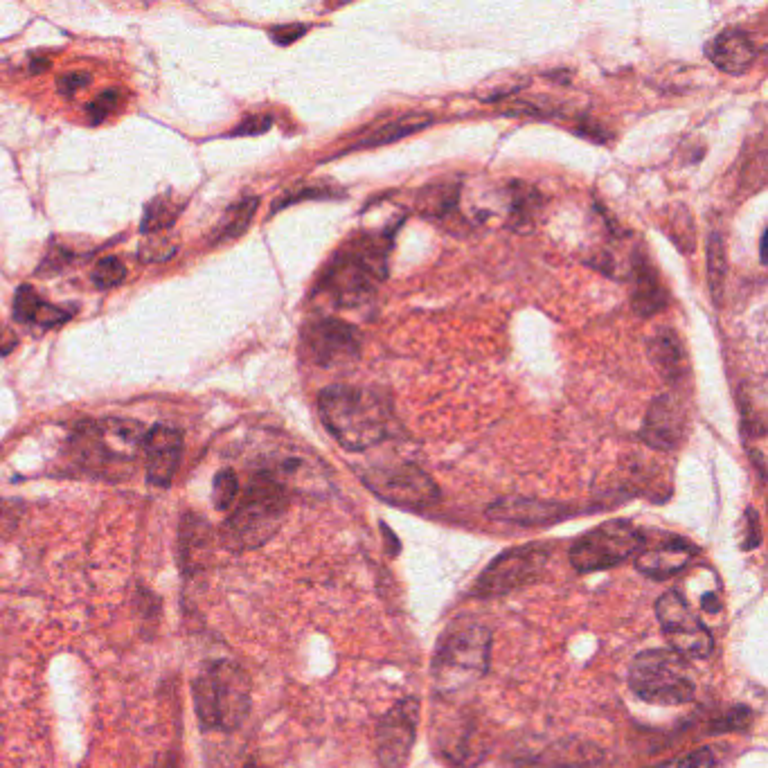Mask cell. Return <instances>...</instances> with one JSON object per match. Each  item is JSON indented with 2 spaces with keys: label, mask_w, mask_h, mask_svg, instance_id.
Listing matches in <instances>:
<instances>
[{
  "label": "cell",
  "mask_w": 768,
  "mask_h": 768,
  "mask_svg": "<svg viewBox=\"0 0 768 768\" xmlns=\"http://www.w3.org/2000/svg\"><path fill=\"white\" fill-rule=\"evenodd\" d=\"M257 205H260L257 196H246V199H241L239 203L232 205V208L223 214L219 226L214 228L212 241H228L244 235L246 228L250 226V221L255 217Z\"/></svg>",
  "instance_id": "obj_24"
},
{
  "label": "cell",
  "mask_w": 768,
  "mask_h": 768,
  "mask_svg": "<svg viewBox=\"0 0 768 768\" xmlns=\"http://www.w3.org/2000/svg\"><path fill=\"white\" fill-rule=\"evenodd\" d=\"M550 555L548 543H528V546L505 550L478 577L473 595L500 597L534 584L546 570Z\"/></svg>",
  "instance_id": "obj_8"
},
{
  "label": "cell",
  "mask_w": 768,
  "mask_h": 768,
  "mask_svg": "<svg viewBox=\"0 0 768 768\" xmlns=\"http://www.w3.org/2000/svg\"><path fill=\"white\" fill-rule=\"evenodd\" d=\"M631 305L638 316L649 318L667 305V291L649 257L638 250L631 260Z\"/></svg>",
  "instance_id": "obj_18"
},
{
  "label": "cell",
  "mask_w": 768,
  "mask_h": 768,
  "mask_svg": "<svg viewBox=\"0 0 768 768\" xmlns=\"http://www.w3.org/2000/svg\"><path fill=\"white\" fill-rule=\"evenodd\" d=\"M212 496H214V507L217 509H230L235 505V500L239 496V480L235 476V471L223 469L217 473Z\"/></svg>",
  "instance_id": "obj_29"
},
{
  "label": "cell",
  "mask_w": 768,
  "mask_h": 768,
  "mask_svg": "<svg viewBox=\"0 0 768 768\" xmlns=\"http://www.w3.org/2000/svg\"><path fill=\"white\" fill-rule=\"evenodd\" d=\"M16 347V336L12 332H7V329H3L0 332V354H10Z\"/></svg>",
  "instance_id": "obj_39"
},
{
  "label": "cell",
  "mask_w": 768,
  "mask_h": 768,
  "mask_svg": "<svg viewBox=\"0 0 768 768\" xmlns=\"http://www.w3.org/2000/svg\"><path fill=\"white\" fill-rule=\"evenodd\" d=\"M656 618L674 654L681 658L705 660L712 656L714 638L699 620L685 597L676 591L665 593L656 602Z\"/></svg>",
  "instance_id": "obj_9"
},
{
  "label": "cell",
  "mask_w": 768,
  "mask_h": 768,
  "mask_svg": "<svg viewBox=\"0 0 768 768\" xmlns=\"http://www.w3.org/2000/svg\"><path fill=\"white\" fill-rule=\"evenodd\" d=\"M750 726H753V710L746 705H737L723 717L714 719L710 723V732H746Z\"/></svg>",
  "instance_id": "obj_30"
},
{
  "label": "cell",
  "mask_w": 768,
  "mask_h": 768,
  "mask_svg": "<svg viewBox=\"0 0 768 768\" xmlns=\"http://www.w3.org/2000/svg\"><path fill=\"white\" fill-rule=\"evenodd\" d=\"M509 205V226L512 228H530L534 214L541 205V196L534 187L525 183H512L507 194Z\"/></svg>",
  "instance_id": "obj_22"
},
{
  "label": "cell",
  "mask_w": 768,
  "mask_h": 768,
  "mask_svg": "<svg viewBox=\"0 0 768 768\" xmlns=\"http://www.w3.org/2000/svg\"><path fill=\"white\" fill-rule=\"evenodd\" d=\"M307 32L305 25H280V28H273L271 30V37L275 43H280V46H289V43L298 41L302 34Z\"/></svg>",
  "instance_id": "obj_36"
},
{
  "label": "cell",
  "mask_w": 768,
  "mask_h": 768,
  "mask_svg": "<svg viewBox=\"0 0 768 768\" xmlns=\"http://www.w3.org/2000/svg\"><path fill=\"white\" fill-rule=\"evenodd\" d=\"M390 232H365L336 253L318 282V293L332 298L336 307L352 309L372 298L377 284L388 275Z\"/></svg>",
  "instance_id": "obj_2"
},
{
  "label": "cell",
  "mask_w": 768,
  "mask_h": 768,
  "mask_svg": "<svg viewBox=\"0 0 768 768\" xmlns=\"http://www.w3.org/2000/svg\"><path fill=\"white\" fill-rule=\"evenodd\" d=\"M685 435V410L672 395H660L649 406L640 437L651 449L674 451Z\"/></svg>",
  "instance_id": "obj_15"
},
{
  "label": "cell",
  "mask_w": 768,
  "mask_h": 768,
  "mask_svg": "<svg viewBox=\"0 0 768 768\" xmlns=\"http://www.w3.org/2000/svg\"><path fill=\"white\" fill-rule=\"evenodd\" d=\"M694 555H696V548L690 541H685L681 537H672V534H665V537L656 541L654 546L649 548L645 546L640 550V555L636 557V568L649 579H658V582H663V579H669L681 573V570L690 564Z\"/></svg>",
  "instance_id": "obj_16"
},
{
  "label": "cell",
  "mask_w": 768,
  "mask_h": 768,
  "mask_svg": "<svg viewBox=\"0 0 768 768\" xmlns=\"http://www.w3.org/2000/svg\"><path fill=\"white\" fill-rule=\"evenodd\" d=\"M442 735V755H446L455 764H473L482 759L480 744H478V728L473 721H462L458 726L446 723Z\"/></svg>",
  "instance_id": "obj_21"
},
{
  "label": "cell",
  "mask_w": 768,
  "mask_h": 768,
  "mask_svg": "<svg viewBox=\"0 0 768 768\" xmlns=\"http://www.w3.org/2000/svg\"><path fill=\"white\" fill-rule=\"evenodd\" d=\"M302 352L320 368H334L359 359L361 334L354 325L336 318L311 320L302 329Z\"/></svg>",
  "instance_id": "obj_11"
},
{
  "label": "cell",
  "mask_w": 768,
  "mask_h": 768,
  "mask_svg": "<svg viewBox=\"0 0 768 768\" xmlns=\"http://www.w3.org/2000/svg\"><path fill=\"white\" fill-rule=\"evenodd\" d=\"M271 129V118L269 115H253L239 124V127L232 131V136H260V133Z\"/></svg>",
  "instance_id": "obj_34"
},
{
  "label": "cell",
  "mask_w": 768,
  "mask_h": 768,
  "mask_svg": "<svg viewBox=\"0 0 768 768\" xmlns=\"http://www.w3.org/2000/svg\"><path fill=\"white\" fill-rule=\"evenodd\" d=\"M530 768H568V766H564V764H559V762H555V759H550V757L546 755V757H543V759H541V762H537V764H534V766H530Z\"/></svg>",
  "instance_id": "obj_41"
},
{
  "label": "cell",
  "mask_w": 768,
  "mask_h": 768,
  "mask_svg": "<svg viewBox=\"0 0 768 768\" xmlns=\"http://www.w3.org/2000/svg\"><path fill=\"white\" fill-rule=\"evenodd\" d=\"M147 480L154 487H169L178 471L183 455V435L172 426L158 424L145 435Z\"/></svg>",
  "instance_id": "obj_14"
},
{
  "label": "cell",
  "mask_w": 768,
  "mask_h": 768,
  "mask_svg": "<svg viewBox=\"0 0 768 768\" xmlns=\"http://www.w3.org/2000/svg\"><path fill=\"white\" fill-rule=\"evenodd\" d=\"M723 278H726V248L719 232H712L708 241V280L712 298L717 302H721Z\"/></svg>",
  "instance_id": "obj_25"
},
{
  "label": "cell",
  "mask_w": 768,
  "mask_h": 768,
  "mask_svg": "<svg viewBox=\"0 0 768 768\" xmlns=\"http://www.w3.org/2000/svg\"><path fill=\"white\" fill-rule=\"evenodd\" d=\"M645 534L636 525L622 519L606 521L595 530L579 537L570 548V564L579 573H597L613 568L631 557H638L645 548Z\"/></svg>",
  "instance_id": "obj_7"
},
{
  "label": "cell",
  "mask_w": 768,
  "mask_h": 768,
  "mask_svg": "<svg viewBox=\"0 0 768 768\" xmlns=\"http://www.w3.org/2000/svg\"><path fill=\"white\" fill-rule=\"evenodd\" d=\"M455 201H458V185L444 183L428 187L422 199H419V205H422L424 214L442 217V214H449L455 208Z\"/></svg>",
  "instance_id": "obj_26"
},
{
  "label": "cell",
  "mask_w": 768,
  "mask_h": 768,
  "mask_svg": "<svg viewBox=\"0 0 768 768\" xmlns=\"http://www.w3.org/2000/svg\"><path fill=\"white\" fill-rule=\"evenodd\" d=\"M705 52H708V59L714 66L730 75L746 73L757 59V46L753 37L739 28L723 30L719 37H714L705 46Z\"/></svg>",
  "instance_id": "obj_17"
},
{
  "label": "cell",
  "mask_w": 768,
  "mask_h": 768,
  "mask_svg": "<svg viewBox=\"0 0 768 768\" xmlns=\"http://www.w3.org/2000/svg\"><path fill=\"white\" fill-rule=\"evenodd\" d=\"M178 208L172 203V199L158 196L145 208V219H142V232H158L172 226L176 219Z\"/></svg>",
  "instance_id": "obj_27"
},
{
  "label": "cell",
  "mask_w": 768,
  "mask_h": 768,
  "mask_svg": "<svg viewBox=\"0 0 768 768\" xmlns=\"http://www.w3.org/2000/svg\"><path fill=\"white\" fill-rule=\"evenodd\" d=\"M127 278V266L118 257H104L93 271V284L97 289H113Z\"/></svg>",
  "instance_id": "obj_28"
},
{
  "label": "cell",
  "mask_w": 768,
  "mask_h": 768,
  "mask_svg": "<svg viewBox=\"0 0 768 768\" xmlns=\"http://www.w3.org/2000/svg\"><path fill=\"white\" fill-rule=\"evenodd\" d=\"M79 440H82V451L95 458L124 462L133 460L142 444H145L147 431L133 419H100V422H88L79 428Z\"/></svg>",
  "instance_id": "obj_12"
},
{
  "label": "cell",
  "mask_w": 768,
  "mask_h": 768,
  "mask_svg": "<svg viewBox=\"0 0 768 768\" xmlns=\"http://www.w3.org/2000/svg\"><path fill=\"white\" fill-rule=\"evenodd\" d=\"M122 93L118 91V88H109V91H104L95 97V100L88 104V115H91V120L97 124L102 122L106 115H109L115 106H118Z\"/></svg>",
  "instance_id": "obj_32"
},
{
  "label": "cell",
  "mask_w": 768,
  "mask_h": 768,
  "mask_svg": "<svg viewBox=\"0 0 768 768\" xmlns=\"http://www.w3.org/2000/svg\"><path fill=\"white\" fill-rule=\"evenodd\" d=\"M629 685L642 701L654 705H685L696 692L685 658L672 649H649L633 658Z\"/></svg>",
  "instance_id": "obj_6"
},
{
  "label": "cell",
  "mask_w": 768,
  "mask_h": 768,
  "mask_svg": "<svg viewBox=\"0 0 768 768\" xmlns=\"http://www.w3.org/2000/svg\"><path fill=\"white\" fill-rule=\"evenodd\" d=\"M68 318H70V311H61L57 307H50V305H41L39 316H37L39 323L46 325V327H55L59 323H64V320H68Z\"/></svg>",
  "instance_id": "obj_38"
},
{
  "label": "cell",
  "mask_w": 768,
  "mask_h": 768,
  "mask_svg": "<svg viewBox=\"0 0 768 768\" xmlns=\"http://www.w3.org/2000/svg\"><path fill=\"white\" fill-rule=\"evenodd\" d=\"M363 482L374 494L390 505L408 507V509H424L437 503L440 489L415 464H390V467H372L363 473Z\"/></svg>",
  "instance_id": "obj_10"
},
{
  "label": "cell",
  "mask_w": 768,
  "mask_h": 768,
  "mask_svg": "<svg viewBox=\"0 0 768 768\" xmlns=\"http://www.w3.org/2000/svg\"><path fill=\"white\" fill-rule=\"evenodd\" d=\"M318 410L327 431L347 451H368L390 435V404L374 390L329 386L320 392Z\"/></svg>",
  "instance_id": "obj_1"
},
{
  "label": "cell",
  "mask_w": 768,
  "mask_h": 768,
  "mask_svg": "<svg viewBox=\"0 0 768 768\" xmlns=\"http://www.w3.org/2000/svg\"><path fill=\"white\" fill-rule=\"evenodd\" d=\"M194 708L205 730H237L250 712V678L232 660H214L194 681Z\"/></svg>",
  "instance_id": "obj_4"
},
{
  "label": "cell",
  "mask_w": 768,
  "mask_h": 768,
  "mask_svg": "<svg viewBox=\"0 0 768 768\" xmlns=\"http://www.w3.org/2000/svg\"><path fill=\"white\" fill-rule=\"evenodd\" d=\"M419 701L401 699L377 723V755L383 768H404L417 739Z\"/></svg>",
  "instance_id": "obj_13"
},
{
  "label": "cell",
  "mask_w": 768,
  "mask_h": 768,
  "mask_svg": "<svg viewBox=\"0 0 768 768\" xmlns=\"http://www.w3.org/2000/svg\"><path fill=\"white\" fill-rule=\"evenodd\" d=\"M759 257H762V262H766V232L759 239Z\"/></svg>",
  "instance_id": "obj_43"
},
{
  "label": "cell",
  "mask_w": 768,
  "mask_h": 768,
  "mask_svg": "<svg viewBox=\"0 0 768 768\" xmlns=\"http://www.w3.org/2000/svg\"><path fill=\"white\" fill-rule=\"evenodd\" d=\"M41 298L34 293L32 287H21L14 296V318L19 323H34L41 309Z\"/></svg>",
  "instance_id": "obj_31"
},
{
  "label": "cell",
  "mask_w": 768,
  "mask_h": 768,
  "mask_svg": "<svg viewBox=\"0 0 768 768\" xmlns=\"http://www.w3.org/2000/svg\"><path fill=\"white\" fill-rule=\"evenodd\" d=\"M649 361L656 372L669 383H678L687 374V354L674 329L663 327L649 338Z\"/></svg>",
  "instance_id": "obj_20"
},
{
  "label": "cell",
  "mask_w": 768,
  "mask_h": 768,
  "mask_svg": "<svg viewBox=\"0 0 768 768\" xmlns=\"http://www.w3.org/2000/svg\"><path fill=\"white\" fill-rule=\"evenodd\" d=\"M289 507V494L271 473H257L223 525V543L230 550H253L264 546L280 530Z\"/></svg>",
  "instance_id": "obj_3"
},
{
  "label": "cell",
  "mask_w": 768,
  "mask_h": 768,
  "mask_svg": "<svg viewBox=\"0 0 768 768\" xmlns=\"http://www.w3.org/2000/svg\"><path fill=\"white\" fill-rule=\"evenodd\" d=\"M759 541H762V534H759L757 512L755 509H748L746 512V541L741 543V546H744V550H753L759 546Z\"/></svg>",
  "instance_id": "obj_37"
},
{
  "label": "cell",
  "mask_w": 768,
  "mask_h": 768,
  "mask_svg": "<svg viewBox=\"0 0 768 768\" xmlns=\"http://www.w3.org/2000/svg\"><path fill=\"white\" fill-rule=\"evenodd\" d=\"M50 66V61L48 59H34L32 61V66H30V70H32V73H41V70H46Z\"/></svg>",
  "instance_id": "obj_42"
},
{
  "label": "cell",
  "mask_w": 768,
  "mask_h": 768,
  "mask_svg": "<svg viewBox=\"0 0 768 768\" xmlns=\"http://www.w3.org/2000/svg\"><path fill=\"white\" fill-rule=\"evenodd\" d=\"M246 768H264V766H257V764H248Z\"/></svg>",
  "instance_id": "obj_44"
},
{
  "label": "cell",
  "mask_w": 768,
  "mask_h": 768,
  "mask_svg": "<svg viewBox=\"0 0 768 768\" xmlns=\"http://www.w3.org/2000/svg\"><path fill=\"white\" fill-rule=\"evenodd\" d=\"M431 124V118L424 113H408V115H401V118L397 120H390L388 124H383V127H379L374 133H370L368 138L361 140L363 147H379V145H390V142H395L399 138H406L410 136V133H417L422 131L424 127H428Z\"/></svg>",
  "instance_id": "obj_23"
},
{
  "label": "cell",
  "mask_w": 768,
  "mask_h": 768,
  "mask_svg": "<svg viewBox=\"0 0 768 768\" xmlns=\"http://www.w3.org/2000/svg\"><path fill=\"white\" fill-rule=\"evenodd\" d=\"M91 84V75L88 73H66L57 79V88L61 95H73L82 91L84 86Z\"/></svg>",
  "instance_id": "obj_35"
},
{
  "label": "cell",
  "mask_w": 768,
  "mask_h": 768,
  "mask_svg": "<svg viewBox=\"0 0 768 768\" xmlns=\"http://www.w3.org/2000/svg\"><path fill=\"white\" fill-rule=\"evenodd\" d=\"M703 609L705 611H708V613H719L721 611V604H719V597L717 595H714V593H708V595H703Z\"/></svg>",
  "instance_id": "obj_40"
},
{
  "label": "cell",
  "mask_w": 768,
  "mask_h": 768,
  "mask_svg": "<svg viewBox=\"0 0 768 768\" xmlns=\"http://www.w3.org/2000/svg\"><path fill=\"white\" fill-rule=\"evenodd\" d=\"M491 651V631L480 622L458 620L442 633L433 658V681L437 692L453 694L467 690L485 676Z\"/></svg>",
  "instance_id": "obj_5"
},
{
  "label": "cell",
  "mask_w": 768,
  "mask_h": 768,
  "mask_svg": "<svg viewBox=\"0 0 768 768\" xmlns=\"http://www.w3.org/2000/svg\"><path fill=\"white\" fill-rule=\"evenodd\" d=\"M570 509L537 498H503L489 507L491 519L519 525H548L566 519Z\"/></svg>",
  "instance_id": "obj_19"
},
{
  "label": "cell",
  "mask_w": 768,
  "mask_h": 768,
  "mask_svg": "<svg viewBox=\"0 0 768 768\" xmlns=\"http://www.w3.org/2000/svg\"><path fill=\"white\" fill-rule=\"evenodd\" d=\"M714 766H717V755H714V750L710 746H703L699 750H694V753L685 755L676 768H714Z\"/></svg>",
  "instance_id": "obj_33"
}]
</instances>
